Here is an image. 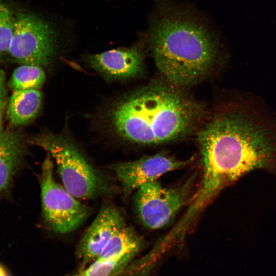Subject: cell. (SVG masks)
<instances>
[{
	"mask_svg": "<svg viewBox=\"0 0 276 276\" xmlns=\"http://www.w3.org/2000/svg\"><path fill=\"white\" fill-rule=\"evenodd\" d=\"M203 165L192 204L200 211L221 190L245 173L276 164V131L244 106L218 112L198 132Z\"/></svg>",
	"mask_w": 276,
	"mask_h": 276,
	"instance_id": "obj_1",
	"label": "cell"
},
{
	"mask_svg": "<svg viewBox=\"0 0 276 276\" xmlns=\"http://www.w3.org/2000/svg\"><path fill=\"white\" fill-rule=\"evenodd\" d=\"M203 110L178 87L154 83L118 102L110 118L113 130L123 139L154 145L191 133L202 119Z\"/></svg>",
	"mask_w": 276,
	"mask_h": 276,
	"instance_id": "obj_2",
	"label": "cell"
},
{
	"mask_svg": "<svg viewBox=\"0 0 276 276\" xmlns=\"http://www.w3.org/2000/svg\"><path fill=\"white\" fill-rule=\"evenodd\" d=\"M150 45L158 70L177 87L206 77L217 56L216 41L204 26L182 11L169 9L151 25Z\"/></svg>",
	"mask_w": 276,
	"mask_h": 276,
	"instance_id": "obj_3",
	"label": "cell"
},
{
	"mask_svg": "<svg viewBox=\"0 0 276 276\" xmlns=\"http://www.w3.org/2000/svg\"><path fill=\"white\" fill-rule=\"evenodd\" d=\"M31 143L43 149L54 159L63 187L75 198L89 199L112 193L105 175L67 139L45 133L34 137Z\"/></svg>",
	"mask_w": 276,
	"mask_h": 276,
	"instance_id": "obj_4",
	"label": "cell"
},
{
	"mask_svg": "<svg viewBox=\"0 0 276 276\" xmlns=\"http://www.w3.org/2000/svg\"><path fill=\"white\" fill-rule=\"evenodd\" d=\"M53 168L52 158L48 154L42 163L40 175L42 215L53 231L65 234L78 227L88 217L90 209L55 180Z\"/></svg>",
	"mask_w": 276,
	"mask_h": 276,
	"instance_id": "obj_5",
	"label": "cell"
},
{
	"mask_svg": "<svg viewBox=\"0 0 276 276\" xmlns=\"http://www.w3.org/2000/svg\"><path fill=\"white\" fill-rule=\"evenodd\" d=\"M55 53V34L46 22L32 13L15 14L8 57L21 64L48 66Z\"/></svg>",
	"mask_w": 276,
	"mask_h": 276,
	"instance_id": "obj_6",
	"label": "cell"
},
{
	"mask_svg": "<svg viewBox=\"0 0 276 276\" xmlns=\"http://www.w3.org/2000/svg\"><path fill=\"white\" fill-rule=\"evenodd\" d=\"M185 193L182 188H164L156 180L142 186L134 197L135 208L142 223L153 229L167 224L183 204Z\"/></svg>",
	"mask_w": 276,
	"mask_h": 276,
	"instance_id": "obj_7",
	"label": "cell"
},
{
	"mask_svg": "<svg viewBox=\"0 0 276 276\" xmlns=\"http://www.w3.org/2000/svg\"><path fill=\"white\" fill-rule=\"evenodd\" d=\"M189 161L156 154L139 159L112 164L109 168L120 181L123 191L129 194L143 185L153 181L164 174L185 167Z\"/></svg>",
	"mask_w": 276,
	"mask_h": 276,
	"instance_id": "obj_8",
	"label": "cell"
},
{
	"mask_svg": "<svg viewBox=\"0 0 276 276\" xmlns=\"http://www.w3.org/2000/svg\"><path fill=\"white\" fill-rule=\"evenodd\" d=\"M126 226L121 212L112 204H104L81 238L76 250L82 270L95 261L112 237Z\"/></svg>",
	"mask_w": 276,
	"mask_h": 276,
	"instance_id": "obj_9",
	"label": "cell"
},
{
	"mask_svg": "<svg viewBox=\"0 0 276 276\" xmlns=\"http://www.w3.org/2000/svg\"><path fill=\"white\" fill-rule=\"evenodd\" d=\"M87 61L92 68L113 79H128L141 74L144 54L137 47L109 50L90 55Z\"/></svg>",
	"mask_w": 276,
	"mask_h": 276,
	"instance_id": "obj_10",
	"label": "cell"
},
{
	"mask_svg": "<svg viewBox=\"0 0 276 276\" xmlns=\"http://www.w3.org/2000/svg\"><path fill=\"white\" fill-rule=\"evenodd\" d=\"M22 135L17 131L0 132V200L10 191L25 154Z\"/></svg>",
	"mask_w": 276,
	"mask_h": 276,
	"instance_id": "obj_11",
	"label": "cell"
},
{
	"mask_svg": "<svg viewBox=\"0 0 276 276\" xmlns=\"http://www.w3.org/2000/svg\"><path fill=\"white\" fill-rule=\"evenodd\" d=\"M42 97L38 89L14 91L7 107V118L12 126L28 124L38 114Z\"/></svg>",
	"mask_w": 276,
	"mask_h": 276,
	"instance_id": "obj_12",
	"label": "cell"
},
{
	"mask_svg": "<svg viewBox=\"0 0 276 276\" xmlns=\"http://www.w3.org/2000/svg\"><path fill=\"white\" fill-rule=\"evenodd\" d=\"M45 79V74L41 66L21 64L13 71L8 86L13 91L38 89L42 86Z\"/></svg>",
	"mask_w": 276,
	"mask_h": 276,
	"instance_id": "obj_13",
	"label": "cell"
},
{
	"mask_svg": "<svg viewBox=\"0 0 276 276\" xmlns=\"http://www.w3.org/2000/svg\"><path fill=\"white\" fill-rule=\"evenodd\" d=\"M131 263L123 260L97 258L84 269L64 276H119Z\"/></svg>",
	"mask_w": 276,
	"mask_h": 276,
	"instance_id": "obj_14",
	"label": "cell"
},
{
	"mask_svg": "<svg viewBox=\"0 0 276 276\" xmlns=\"http://www.w3.org/2000/svg\"><path fill=\"white\" fill-rule=\"evenodd\" d=\"M15 14L9 4L0 0V59L8 56Z\"/></svg>",
	"mask_w": 276,
	"mask_h": 276,
	"instance_id": "obj_15",
	"label": "cell"
},
{
	"mask_svg": "<svg viewBox=\"0 0 276 276\" xmlns=\"http://www.w3.org/2000/svg\"><path fill=\"white\" fill-rule=\"evenodd\" d=\"M6 74L0 69V132L3 130V116L7 104V90Z\"/></svg>",
	"mask_w": 276,
	"mask_h": 276,
	"instance_id": "obj_16",
	"label": "cell"
},
{
	"mask_svg": "<svg viewBox=\"0 0 276 276\" xmlns=\"http://www.w3.org/2000/svg\"><path fill=\"white\" fill-rule=\"evenodd\" d=\"M0 276H11L6 268L0 263Z\"/></svg>",
	"mask_w": 276,
	"mask_h": 276,
	"instance_id": "obj_17",
	"label": "cell"
}]
</instances>
